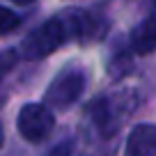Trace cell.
Wrapping results in <instances>:
<instances>
[{
  "mask_svg": "<svg viewBox=\"0 0 156 156\" xmlns=\"http://www.w3.org/2000/svg\"><path fill=\"white\" fill-rule=\"evenodd\" d=\"M67 39H69V32H67L64 21L62 19H48L23 39L21 55L25 60H41L46 55H51L55 48H60Z\"/></svg>",
  "mask_w": 156,
  "mask_h": 156,
  "instance_id": "cell-1",
  "label": "cell"
},
{
  "mask_svg": "<svg viewBox=\"0 0 156 156\" xmlns=\"http://www.w3.org/2000/svg\"><path fill=\"white\" fill-rule=\"evenodd\" d=\"M19 133L28 142H41L51 136L55 126V117L46 103H25L16 117Z\"/></svg>",
  "mask_w": 156,
  "mask_h": 156,
  "instance_id": "cell-2",
  "label": "cell"
},
{
  "mask_svg": "<svg viewBox=\"0 0 156 156\" xmlns=\"http://www.w3.org/2000/svg\"><path fill=\"white\" fill-rule=\"evenodd\" d=\"M83 90H85V73L78 71V69H67L48 85L44 101L48 108L67 110L73 101H78Z\"/></svg>",
  "mask_w": 156,
  "mask_h": 156,
  "instance_id": "cell-3",
  "label": "cell"
},
{
  "mask_svg": "<svg viewBox=\"0 0 156 156\" xmlns=\"http://www.w3.org/2000/svg\"><path fill=\"white\" fill-rule=\"evenodd\" d=\"M124 156H156V124H138L126 138Z\"/></svg>",
  "mask_w": 156,
  "mask_h": 156,
  "instance_id": "cell-4",
  "label": "cell"
},
{
  "mask_svg": "<svg viewBox=\"0 0 156 156\" xmlns=\"http://www.w3.org/2000/svg\"><path fill=\"white\" fill-rule=\"evenodd\" d=\"M131 48L138 55H149L156 51V19H145L131 32Z\"/></svg>",
  "mask_w": 156,
  "mask_h": 156,
  "instance_id": "cell-5",
  "label": "cell"
},
{
  "mask_svg": "<svg viewBox=\"0 0 156 156\" xmlns=\"http://www.w3.org/2000/svg\"><path fill=\"white\" fill-rule=\"evenodd\" d=\"M0 14H2V25H0V32H2V34H9L12 30L21 23L19 16H16L12 9H7V7H2V12H0Z\"/></svg>",
  "mask_w": 156,
  "mask_h": 156,
  "instance_id": "cell-6",
  "label": "cell"
},
{
  "mask_svg": "<svg viewBox=\"0 0 156 156\" xmlns=\"http://www.w3.org/2000/svg\"><path fill=\"white\" fill-rule=\"evenodd\" d=\"M69 151H71V142L64 140L60 147H55V149L51 151V156H69Z\"/></svg>",
  "mask_w": 156,
  "mask_h": 156,
  "instance_id": "cell-7",
  "label": "cell"
},
{
  "mask_svg": "<svg viewBox=\"0 0 156 156\" xmlns=\"http://www.w3.org/2000/svg\"><path fill=\"white\" fill-rule=\"evenodd\" d=\"M9 2H16V5H32L34 0H9Z\"/></svg>",
  "mask_w": 156,
  "mask_h": 156,
  "instance_id": "cell-8",
  "label": "cell"
}]
</instances>
